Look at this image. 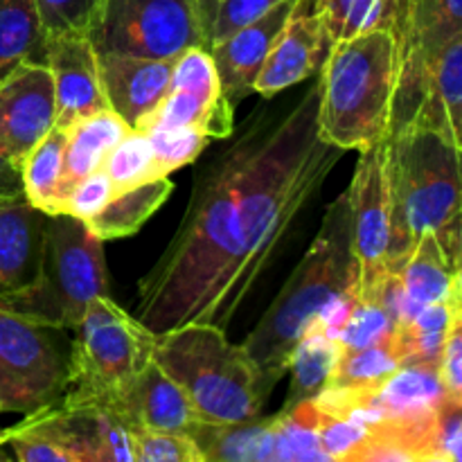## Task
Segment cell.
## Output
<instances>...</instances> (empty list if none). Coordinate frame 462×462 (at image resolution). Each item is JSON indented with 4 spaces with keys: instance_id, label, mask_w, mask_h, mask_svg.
<instances>
[{
    "instance_id": "44",
    "label": "cell",
    "mask_w": 462,
    "mask_h": 462,
    "mask_svg": "<svg viewBox=\"0 0 462 462\" xmlns=\"http://www.w3.org/2000/svg\"><path fill=\"white\" fill-rule=\"evenodd\" d=\"M316 5H319V9H323V5H325V0H316Z\"/></svg>"
},
{
    "instance_id": "23",
    "label": "cell",
    "mask_w": 462,
    "mask_h": 462,
    "mask_svg": "<svg viewBox=\"0 0 462 462\" xmlns=\"http://www.w3.org/2000/svg\"><path fill=\"white\" fill-rule=\"evenodd\" d=\"M63 152L66 131L54 126L21 161L25 201L45 217L63 215Z\"/></svg>"
},
{
    "instance_id": "28",
    "label": "cell",
    "mask_w": 462,
    "mask_h": 462,
    "mask_svg": "<svg viewBox=\"0 0 462 462\" xmlns=\"http://www.w3.org/2000/svg\"><path fill=\"white\" fill-rule=\"evenodd\" d=\"M271 462H337L320 447L310 400L275 415Z\"/></svg>"
},
{
    "instance_id": "16",
    "label": "cell",
    "mask_w": 462,
    "mask_h": 462,
    "mask_svg": "<svg viewBox=\"0 0 462 462\" xmlns=\"http://www.w3.org/2000/svg\"><path fill=\"white\" fill-rule=\"evenodd\" d=\"M99 79L108 108L140 131L170 93L171 61L126 54H97Z\"/></svg>"
},
{
    "instance_id": "31",
    "label": "cell",
    "mask_w": 462,
    "mask_h": 462,
    "mask_svg": "<svg viewBox=\"0 0 462 462\" xmlns=\"http://www.w3.org/2000/svg\"><path fill=\"white\" fill-rule=\"evenodd\" d=\"M170 88L188 90L210 108H233L221 93L215 61L206 48H189L171 61Z\"/></svg>"
},
{
    "instance_id": "4",
    "label": "cell",
    "mask_w": 462,
    "mask_h": 462,
    "mask_svg": "<svg viewBox=\"0 0 462 462\" xmlns=\"http://www.w3.org/2000/svg\"><path fill=\"white\" fill-rule=\"evenodd\" d=\"M393 233L388 264L433 235L460 257V149L424 129L388 135Z\"/></svg>"
},
{
    "instance_id": "22",
    "label": "cell",
    "mask_w": 462,
    "mask_h": 462,
    "mask_svg": "<svg viewBox=\"0 0 462 462\" xmlns=\"http://www.w3.org/2000/svg\"><path fill=\"white\" fill-rule=\"evenodd\" d=\"M171 189H174V183L170 180V176H161V179L122 189V192L113 194L111 201L84 224L102 242L129 237V235L138 233L144 221L170 199Z\"/></svg>"
},
{
    "instance_id": "42",
    "label": "cell",
    "mask_w": 462,
    "mask_h": 462,
    "mask_svg": "<svg viewBox=\"0 0 462 462\" xmlns=\"http://www.w3.org/2000/svg\"><path fill=\"white\" fill-rule=\"evenodd\" d=\"M18 199H25V194H23L21 165L0 156V203L18 201Z\"/></svg>"
},
{
    "instance_id": "33",
    "label": "cell",
    "mask_w": 462,
    "mask_h": 462,
    "mask_svg": "<svg viewBox=\"0 0 462 462\" xmlns=\"http://www.w3.org/2000/svg\"><path fill=\"white\" fill-rule=\"evenodd\" d=\"M144 134L165 176L197 161L210 143V138L197 126H167V129H149Z\"/></svg>"
},
{
    "instance_id": "5",
    "label": "cell",
    "mask_w": 462,
    "mask_h": 462,
    "mask_svg": "<svg viewBox=\"0 0 462 462\" xmlns=\"http://www.w3.org/2000/svg\"><path fill=\"white\" fill-rule=\"evenodd\" d=\"M153 361L185 393L197 422L237 424L262 415L269 395L244 346L215 325H183L156 334Z\"/></svg>"
},
{
    "instance_id": "2",
    "label": "cell",
    "mask_w": 462,
    "mask_h": 462,
    "mask_svg": "<svg viewBox=\"0 0 462 462\" xmlns=\"http://www.w3.org/2000/svg\"><path fill=\"white\" fill-rule=\"evenodd\" d=\"M346 291H359V264L352 251L350 203L347 189L328 206L319 235L280 289L273 305L264 311L246 341L242 343L260 373L266 395H271L289 356L305 329L314 325L328 302Z\"/></svg>"
},
{
    "instance_id": "11",
    "label": "cell",
    "mask_w": 462,
    "mask_h": 462,
    "mask_svg": "<svg viewBox=\"0 0 462 462\" xmlns=\"http://www.w3.org/2000/svg\"><path fill=\"white\" fill-rule=\"evenodd\" d=\"M54 129V84L45 63H23L0 79V156L23 158Z\"/></svg>"
},
{
    "instance_id": "39",
    "label": "cell",
    "mask_w": 462,
    "mask_h": 462,
    "mask_svg": "<svg viewBox=\"0 0 462 462\" xmlns=\"http://www.w3.org/2000/svg\"><path fill=\"white\" fill-rule=\"evenodd\" d=\"M436 451L451 462H460L462 456V402L449 400L440 404L436 415Z\"/></svg>"
},
{
    "instance_id": "10",
    "label": "cell",
    "mask_w": 462,
    "mask_h": 462,
    "mask_svg": "<svg viewBox=\"0 0 462 462\" xmlns=\"http://www.w3.org/2000/svg\"><path fill=\"white\" fill-rule=\"evenodd\" d=\"M352 251L359 264L361 298H373L391 257L393 199L388 176V140L359 152L355 176L347 188Z\"/></svg>"
},
{
    "instance_id": "9",
    "label": "cell",
    "mask_w": 462,
    "mask_h": 462,
    "mask_svg": "<svg viewBox=\"0 0 462 462\" xmlns=\"http://www.w3.org/2000/svg\"><path fill=\"white\" fill-rule=\"evenodd\" d=\"M63 332L0 307V413L34 415L61 400L70 361Z\"/></svg>"
},
{
    "instance_id": "13",
    "label": "cell",
    "mask_w": 462,
    "mask_h": 462,
    "mask_svg": "<svg viewBox=\"0 0 462 462\" xmlns=\"http://www.w3.org/2000/svg\"><path fill=\"white\" fill-rule=\"evenodd\" d=\"M325 48L329 43L319 5L316 0H300L271 48L253 90L262 99H273L282 90L302 84L319 72Z\"/></svg>"
},
{
    "instance_id": "34",
    "label": "cell",
    "mask_w": 462,
    "mask_h": 462,
    "mask_svg": "<svg viewBox=\"0 0 462 462\" xmlns=\"http://www.w3.org/2000/svg\"><path fill=\"white\" fill-rule=\"evenodd\" d=\"M43 36L86 34L97 18L102 0H34Z\"/></svg>"
},
{
    "instance_id": "17",
    "label": "cell",
    "mask_w": 462,
    "mask_h": 462,
    "mask_svg": "<svg viewBox=\"0 0 462 462\" xmlns=\"http://www.w3.org/2000/svg\"><path fill=\"white\" fill-rule=\"evenodd\" d=\"M45 215L25 199L0 203V305L41 278Z\"/></svg>"
},
{
    "instance_id": "32",
    "label": "cell",
    "mask_w": 462,
    "mask_h": 462,
    "mask_svg": "<svg viewBox=\"0 0 462 462\" xmlns=\"http://www.w3.org/2000/svg\"><path fill=\"white\" fill-rule=\"evenodd\" d=\"M395 323H393V319L377 298L359 296L355 310L347 316L346 325L337 334V343L341 352L364 350V347L386 343L395 334Z\"/></svg>"
},
{
    "instance_id": "21",
    "label": "cell",
    "mask_w": 462,
    "mask_h": 462,
    "mask_svg": "<svg viewBox=\"0 0 462 462\" xmlns=\"http://www.w3.org/2000/svg\"><path fill=\"white\" fill-rule=\"evenodd\" d=\"M273 418L237 424L197 422L188 436L201 449L203 462H269L273 449Z\"/></svg>"
},
{
    "instance_id": "41",
    "label": "cell",
    "mask_w": 462,
    "mask_h": 462,
    "mask_svg": "<svg viewBox=\"0 0 462 462\" xmlns=\"http://www.w3.org/2000/svg\"><path fill=\"white\" fill-rule=\"evenodd\" d=\"M438 377H440L445 395L449 400L462 402V320L451 328L438 361Z\"/></svg>"
},
{
    "instance_id": "26",
    "label": "cell",
    "mask_w": 462,
    "mask_h": 462,
    "mask_svg": "<svg viewBox=\"0 0 462 462\" xmlns=\"http://www.w3.org/2000/svg\"><path fill=\"white\" fill-rule=\"evenodd\" d=\"M409 0H325L323 25L328 43L352 39L370 30H391Z\"/></svg>"
},
{
    "instance_id": "30",
    "label": "cell",
    "mask_w": 462,
    "mask_h": 462,
    "mask_svg": "<svg viewBox=\"0 0 462 462\" xmlns=\"http://www.w3.org/2000/svg\"><path fill=\"white\" fill-rule=\"evenodd\" d=\"M99 170L108 176L113 185V192H122L134 185L147 183V180L165 176L158 167L156 156H153L152 143H149L144 131L131 129L116 147L108 152Z\"/></svg>"
},
{
    "instance_id": "37",
    "label": "cell",
    "mask_w": 462,
    "mask_h": 462,
    "mask_svg": "<svg viewBox=\"0 0 462 462\" xmlns=\"http://www.w3.org/2000/svg\"><path fill=\"white\" fill-rule=\"evenodd\" d=\"M113 185L102 170H95L93 174L84 176L68 189L63 199V215H70L79 221H88L97 215L113 197Z\"/></svg>"
},
{
    "instance_id": "27",
    "label": "cell",
    "mask_w": 462,
    "mask_h": 462,
    "mask_svg": "<svg viewBox=\"0 0 462 462\" xmlns=\"http://www.w3.org/2000/svg\"><path fill=\"white\" fill-rule=\"evenodd\" d=\"M402 365H404V355L397 343V334H393L386 343H379V346L341 352L329 386L352 388V391H377Z\"/></svg>"
},
{
    "instance_id": "20",
    "label": "cell",
    "mask_w": 462,
    "mask_h": 462,
    "mask_svg": "<svg viewBox=\"0 0 462 462\" xmlns=\"http://www.w3.org/2000/svg\"><path fill=\"white\" fill-rule=\"evenodd\" d=\"M129 131V125L111 108L81 117L75 125L68 126L66 152H63V199L77 180L102 167L108 152Z\"/></svg>"
},
{
    "instance_id": "25",
    "label": "cell",
    "mask_w": 462,
    "mask_h": 462,
    "mask_svg": "<svg viewBox=\"0 0 462 462\" xmlns=\"http://www.w3.org/2000/svg\"><path fill=\"white\" fill-rule=\"evenodd\" d=\"M23 63H45V36L36 3L0 0V79Z\"/></svg>"
},
{
    "instance_id": "19",
    "label": "cell",
    "mask_w": 462,
    "mask_h": 462,
    "mask_svg": "<svg viewBox=\"0 0 462 462\" xmlns=\"http://www.w3.org/2000/svg\"><path fill=\"white\" fill-rule=\"evenodd\" d=\"M386 271L400 280L402 291L415 310L462 298L460 257L445 251L433 235L420 239L409 255L388 264Z\"/></svg>"
},
{
    "instance_id": "36",
    "label": "cell",
    "mask_w": 462,
    "mask_h": 462,
    "mask_svg": "<svg viewBox=\"0 0 462 462\" xmlns=\"http://www.w3.org/2000/svg\"><path fill=\"white\" fill-rule=\"evenodd\" d=\"M282 0H217L215 21H212V34H210V50L217 43L228 39L242 27L251 25L253 21L264 16L269 9Z\"/></svg>"
},
{
    "instance_id": "8",
    "label": "cell",
    "mask_w": 462,
    "mask_h": 462,
    "mask_svg": "<svg viewBox=\"0 0 462 462\" xmlns=\"http://www.w3.org/2000/svg\"><path fill=\"white\" fill-rule=\"evenodd\" d=\"M217 0H102L88 41L97 54L174 61L189 48L210 50Z\"/></svg>"
},
{
    "instance_id": "15",
    "label": "cell",
    "mask_w": 462,
    "mask_h": 462,
    "mask_svg": "<svg viewBox=\"0 0 462 462\" xmlns=\"http://www.w3.org/2000/svg\"><path fill=\"white\" fill-rule=\"evenodd\" d=\"M104 409L116 413L131 431L189 433L197 424L185 393L153 359Z\"/></svg>"
},
{
    "instance_id": "40",
    "label": "cell",
    "mask_w": 462,
    "mask_h": 462,
    "mask_svg": "<svg viewBox=\"0 0 462 462\" xmlns=\"http://www.w3.org/2000/svg\"><path fill=\"white\" fill-rule=\"evenodd\" d=\"M337 462H418V454L402 442L368 433L350 454Z\"/></svg>"
},
{
    "instance_id": "1",
    "label": "cell",
    "mask_w": 462,
    "mask_h": 462,
    "mask_svg": "<svg viewBox=\"0 0 462 462\" xmlns=\"http://www.w3.org/2000/svg\"><path fill=\"white\" fill-rule=\"evenodd\" d=\"M320 79L282 106L269 99L197 176L179 230L138 282L135 319L153 334L228 329L341 161L319 135Z\"/></svg>"
},
{
    "instance_id": "38",
    "label": "cell",
    "mask_w": 462,
    "mask_h": 462,
    "mask_svg": "<svg viewBox=\"0 0 462 462\" xmlns=\"http://www.w3.org/2000/svg\"><path fill=\"white\" fill-rule=\"evenodd\" d=\"M311 402V400H310ZM314 431L319 436L320 447L328 456H332L334 460H341L343 456L350 454L361 440H364L368 433L365 429H361L359 424L350 422V420L334 418V415L323 413L314 406Z\"/></svg>"
},
{
    "instance_id": "43",
    "label": "cell",
    "mask_w": 462,
    "mask_h": 462,
    "mask_svg": "<svg viewBox=\"0 0 462 462\" xmlns=\"http://www.w3.org/2000/svg\"><path fill=\"white\" fill-rule=\"evenodd\" d=\"M418 462H451L449 458H447L445 454H440V451H427V454H420L418 456Z\"/></svg>"
},
{
    "instance_id": "12",
    "label": "cell",
    "mask_w": 462,
    "mask_h": 462,
    "mask_svg": "<svg viewBox=\"0 0 462 462\" xmlns=\"http://www.w3.org/2000/svg\"><path fill=\"white\" fill-rule=\"evenodd\" d=\"M45 66L54 84V126L66 131L81 117L108 108L99 79L97 52L86 34L45 39Z\"/></svg>"
},
{
    "instance_id": "45",
    "label": "cell",
    "mask_w": 462,
    "mask_h": 462,
    "mask_svg": "<svg viewBox=\"0 0 462 462\" xmlns=\"http://www.w3.org/2000/svg\"><path fill=\"white\" fill-rule=\"evenodd\" d=\"M269 462H271V460H269Z\"/></svg>"
},
{
    "instance_id": "24",
    "label": "cell",
    "mask_w": 462,
    "mask_h": 462,
    "mask_svg": "<svg viewBox=\"0 0 462 462\" xmlns=\"http://www.w3.org/2000/svg\"><path fill=\"white\" fill-rule=\"evenodd\" d=\"M338 356L341 347L334 338L325 337L320 329L307 328L289 356L287 373L291 374V386L282 411L293 409L300 402L314 400L320 391H325L337 368Z\"/></svg>"
},
{
    "instance_id": "18",
    "label": "cell",
    "mask_w": 462,
    "mask_h": 462,
    "mask_svg": "<svg viewBox=\"0 0 462 462\" xmlns=\"http://www.w3.org/2000/svg\"><path fill=\"white\" fill-rule=\"evenodd\" d=\"M462 34L451 39L433 59L422 102L411 126L431 131L462 152ZM409 126V129H411Z\"/></svg>"
},
{
    "instance_id": "3",
    "label": "cell",
    "mask_w": 462,
    "mask_h": 462,
    "mask_svg": "<svg viewBox=\"0 0 462 462\" xmlns=\"http://www.w3.org/2000/svg\"><path fill=\"white\" fill-rule=\"evenodd\" d=\"M320 68L319 135L341 152H364L391 135L400 54L388 30L337 41Z\"/></svg>"
},
{
    "instance_id": "6",
    "label": "cell",
    "mask_w": 462,
    "mask_h": 462,
    "mask_svg": "<svg viewBox=\"0 0 462 462\" xmlns=\"http://www.w3.org/2000/svg\"><path fill=\"white\" fill-rule=\"evenodd\" d=\"M108 296L104 242L70 215L45 217L43 264L39 282L3 302V310L39 323L72 329L90 302Z\"/></svg>"
},
{
    "instance_id": "7",
    "label": "cell",
    "mask_w": 462,
    "mask_h": 462,
    "mask_svg": "<svg viewBox=\"0 0 462 462\" xmlns=\"http://www.w3.org/2000/svg\"><path fill=\"white\" fill-rule=\"evenodd\" d=\"M72 329L63 406H108L153 356L156 334L108 296L90 302Z\"/></svg>"
},
{
    "instance_id": "14",
    "label": "cell",
    "mask_w": 462,
    "mask_h": 462,
    "mask_svg": "<svg viewBox=\"0 0 462 462\" xmlns=\"http://www.w3.org/2000/svg\"><path fill=\"white\" fill-rule=\"evenodd\" d=\"M298 3L300 0H282L264 16L237 30L210 50L217 75H219L221 93L233 108L248 95L255 93L253 86H255L257 75Z\"/></svg>"
},
{
    "instance_id": "29",
    "label": "cell",
    "mask_w": 462,
    "mask_h": 462,
    "mask_svg": "<svg viewBox=\"0 0 462 462\" xmlns=\"http://www.w3.org/2000/svg\"><path fill=\"white\" fill-rule=\"evenodd\" d=\"M0 445L12 447L16 462H75L70 447L43 411L25 415L21 424L0 431Z\"/></svg>"
},
{
    "instance_id": "35",
    "label": "cell",
    "mask_w": 462,
    "mask_h": 462,
    "mask_svg": "<svg viewBox=\"0 0 462 462\" xmlns=\"http://www.w3.org/2000/svg\"><path fill=\"white\" fill-rule=\"evenodd\" d=\"M134 462H203L201 449L188 433L131 431Z\"/></svg>"
}]
</instances>
